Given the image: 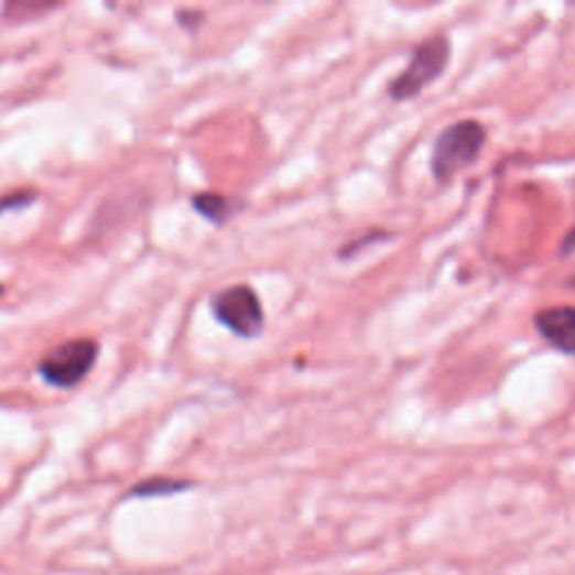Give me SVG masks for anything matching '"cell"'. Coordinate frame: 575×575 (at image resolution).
Here are the masks:
<instances>
[{
	"mask_svg": "<svg viewBox=\"0 0 575 575\" xmlns=\"http://www.w3.org/2000/svg\"><path fill=\"white\" fill-rule=\"evenodd\" d=\"M488 140V131L477 120H462L449 124L434 142L430 166L438 185L449 183L456 174L473 166Z\"/></svg>",
	"mask_w": 575,
	"mask_h": 575,
	"instance_id": "obj_1",
	"label": "cell"
},
{
	"mask_svg": "<svg viewBox=\"0 0 575 575\" xmlns=\"http://www.w3.org/2000/svg\"><path fill=\"white\" fill-rule=\"evenodd\" d=\"M452 43L445 34H434L419 43L405 66L389 86L387 93L393 101H408L419 97L427 86H432L449 66Z\"/></svg>",
	"mask_w": 575,
	"mask_h": 575,
	"instance_id": "obj_2",
	"label": "cell"
},
{
	"mask_svg": "<svg viewBox=\"0 0 575 575\" xmlns=\"http://www.w3.org/2000/svg\"><path fill=\"white\" fill-rule=\"evenodd\" d=\"M99 356V344L88 337L68 339L59 347L50 349L41 362L36 365L39 376L56 387V389H73L86 380L93 371Z\"/></svg>",
	"mask_w": 575,
	"mask_h": 575,
	"instance_id": "obj_3",
	"label": "cell"
},
{
	"mask_svg": "<svg viewBox=\"0 0 575 575\" xmlns=\"http://www.w3.org/2000/svg\"><path fill=\"white\" fill-rule=\"evenodd\" d=\"M214 317L243 339H257L265 326V313L259 295L250 285H232L211 297Z\"/></svg>",
	"mask_w": 575,
	"mask_h": 575,
	"instance_id": "obj_4",
	"label": "cell"
},
{
	"mask_svg": "<svg viewBox=\"0 0 575 575\" xmlns=\"http://www.w3.org/2000/svg\"><path fill=\"white\" fill-rule=\"evenodd\" d=\"M535 330L553 349L575 356V306H551L535 315Z\"/></svg>",
	"mask_w": 575,
	"mask_h": 575,
	"instance_id": "obj_5",
	"label": "cell"
},
{
	"mask_svg": "<svg viewBox=\"0 0 575 575\" xmlns=\"http://www.w3.org/2000/svg\"><path fill=\"white\" fill-rule=\"evenodd\" d=\"M192 207L203 218H207L209 223L223 225V223H227L229 218H232L243 207V203H239L237 198H227V196H220V194L203 192V194H196L192 198Z\"/></svg>",
	"mask_w": 575,
	"mask_h": 575,
	"instance_id": "obj_6",
	"label": "cell"
},
{
	"mask_svg": "<svg viewBox=\"0 0 575 575\" xmlns=\"http://www.w3.org/2000/svg\"><path fill=\"white\" fill-rule=\"evenodd\" d=\"M192 488V481L171 479V477H151L133 486L129 497H169Z\"/></svg>",
	"mask_w": 575,
	"mask_h": 575,
	"instance_id": "obj_7",
	"label": "cell"
},
{
	"mask_svg": "<svg viewBox=\"0 0 575 575\" xmlns=\"http://www.w3.org/2000/svg\"><path fill=\"white\" fill-rule=\"evenodd\" d=\"M36 200V194L25 189V192H12L8 196L0 198V214H6L8 209H23Z\"/></svg>",
	"mask_w": 575,
	"mask_h": 575,
	"instance_id": "obj_8",
	"label": "cell"
},
{
	"mask_svg": "<svg viewBox=\"0 0 575 575\" xmlns=\"http://www.w3.org/2000/svg\"><path fill=\"white\" fill-rule=\"evenodd\" d=\"M575 252V227L566 235L564 243H562V254H573Z\"/></svg>",
	"mask_w": 575,
	"mask_h": 575,
	"instance_id": "obj_9",
	"label": "cell"
},
{
	"mask_svg": "<svg viewBox=\"0 0 575 575\" xmlns=\"http://www.w3.org/2000/svg\"><path fill=\"white\" fill-rule=\"evenodd\" d=\"M568 285H571V288H573V291H575V276H573V279L568 281Z\"/></svg>",
	"mask_w": 575,
	"mask_h": 575,
	"instance_id": "obj_10",
	"label": "cell"
},
{
	"mask_svg": "<svg viewBox=\"0 0 575 575\" xmlns=\"http://www.w3.org/2000/svg\"><path fill=\"white\" fill-rule=\"evenodd\" d=\"M3 293H6V288H3V285H0V295H3Z\"/></svg>",
	"mask_w": 575,
	"mask_h": 575,
	"instance_id": "obj_11",
	"label": "cell"
}]
</instances>
